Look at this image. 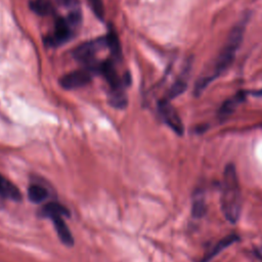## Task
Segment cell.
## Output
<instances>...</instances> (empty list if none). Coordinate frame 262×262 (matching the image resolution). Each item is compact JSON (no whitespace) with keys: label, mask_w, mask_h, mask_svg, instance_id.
Segmentation results:
<instances>
[{"label":"cell","mask_w":262,"mask_h":262,"mask_svg":"<svg viewBox=\"0 0 262 262\" xmlns=\"http://www.w3.org/2000/svg\"><path fill=\"white\" fill-rule=\"evenodd\" d=\"M245 32V23L236 24L230 31L227 40L218 54L212 72L209 75L202 76L194 85V95H200L204 89L220 74L229 68L242 44Z\"/></svg>","instance_id":"1"},{"label":"cell","mask_w":262,"mask_h":262,"mask_svg":"<svg viewBox=\"0 0 262 262\" xmlns=\"http://www.w3.org/2000/svg\"><path fill=\"white\" fill-rule=\"evenodd\" d=\"M241 186L232 163H228L223 171L220 205L221 210L227 221L236 223L242 212V193Z\"/></svg>","instance_id":"2"},{"label":"cell","mask_w":262,"mask_h":262,"mask_svg":"<svg viewBox=\"0 0 262 262\" xmlns=\"http://www.w3.org/2000/svg\"><path fill=\"white\" fill-rule=\"evenodd\" d=\"M104 46H106L105 37L96 39V40H92V41H88V42H84L74 49L73 56L75 57V59H77L81 62L90 64L93 62V58H94L96 52Z\"/></svg>","instance_id":"3"},{"label":"cell","mask_w":262,"mask_h":262,"mask_svg":"<svg viewBox=\"0 0 262 262\" xmlns=\"http://www.w3.org/2000/svg\"><path fill=\"white\" fill-rule=\"evenodd\" d=\"M159 112L164 122L178 135H182L184 132L183 123L172 104L167 99H163L159 102Z\"/></svg>","instance_id":"4"},{"label":"cell","mask_w":262,"mask_h":262,"mask_svg":"<svg viewBox=\"0 0 262 262\" xmlns=\"http://www.w3.org/2000/svg\"><path fill=\"white\" fill-rule=\"evenodd\" d=\"M91 81V73L89 70H78L71 72L59 79V84L62 88L72 90L83 87Z\"/></svg>","instance_id":"5"},{"label":"cell","mask_w":262,"mask_h":262,"mask_svg":"<svg viewBox=\"0 0 262 262\" xmlns=\"http://www.w3.org/2000/svg\"><path fill=\"white\" fill-rule=\"evenodd\" d=\"M73 26L66 18H58L55 23V28L52 36H50L46 43L50 46H58L67 42L72 36Z\"/></svg>","instance_id":"6"},{"label":"cell","mask_w":262,"mask_h":262,"mask_svg":"<svg viewBox=\"0 0 262 262\" xmlns=\"http://www.w3.org/2000/svg\"><path fill=\"white\" fill-rule=\"evenodd\" d=\"M99 73L102 74L108 85L111 86L112 90H117V89H122V82L120 77L117 74V71L110 60H105L102 63H100L99 68Z\"/></svg>","instance_id":"7"},{"label":"cell","mask_w":262,"mask_h":262,"mask_svg":"<svg viewBox=\"0 0 262 262\" xmlns=\"http://www.w3.org/2000/svg\"><path fill=\"white\" fill-rule=\"evenodd\" d=\"M245 99H246V93L244 91H239L232 97L225 100L218 111V118L220 120L227 119L235 111L237 105L241 104Z\"/></svg>","instance_id":"8"},{"label":"cell","mask_w":262,"mask_h":262,"mask_svg":"<svg viewBox=\"0 0 262 262\" xmlns=\"http://www.w3.org/2000/svg\"><path fill=\"white\" fill-rule=\"evenodd\" d=\"M237 241H238V236L236 234H234V233H231V234H228V235L224 236L207 254H205L203 256V258L201 259L200 262H209L216 255H218L220 252H222L225 248L231 246L233 243H235Z\"/></svg>","instance_id":"9"},{"label":"cell","mask_w":262,"mask_h":262,"mask_svg":"<svg viewBox=\"0 0 262 262\" xmlns=\"http://www.w3.org/2000/svg\"><path fill=\"white\" fill-rule=\"evenodd\" d=\"M51 220L53 221L55 230L57 232V235L59 237V239L61 241L62 244H64L66 246H73L74 244V237L71 233V230L69 229V227L67 226L63 217L61 216H55L52 217Z\"/></svg>","instance_id":"10"},{"label":"cell","mask_w":262,"mask_h":262,"mask_svg":"<svg viewBox=\"0 0 262 262\" xmlns=\"http://www.w3.org/2000/svg\"><path fill=\"white\" fill-rule=\"evenodd\" d=\"M206 213L205 193L202 190H196L192 198L191 214L194 218H202Z\"/></svg>","instance_id":"11"},{"label":"cell","mask_w":262,"mask_h":262,"mask_svg":"<svg viewBox=\"0 0 262 262\" xmlns=\"http://www.w3.org/2000/svg\"><path fill=\"white\" fill-rule=\"evenodd\" d=\"M41 211L44 216L49 217L50 219L55 216H70V212L68 211V209L56 202H50L46 204L45 206H43Z\"/></svg>","instance_id":"12"},{"label":"cell","mask_w":262,"mask_h":262,"mask_svg":"<svg viewBox=\"0 0 262 262\" xmlns=\"http://www.w3.org/2000/svg\"><path fill=\"white\" fill-rule=\"evenodd\" d=\"M31 10L41 16H46L54 12L52 4L48 0H33L29 3Z\"/></svg>","instance_id":"13"},{"label":"cell","mask_w":262,"mask_h":262,"mask_svg":"<svg viewBox=\"0 0 262 262\" xmlns=\"http://www.w3.org/2000/svg\"><path fill=\"white\" fill-rule=\"evenodd\" d=\"M189 73V68H186L185 73L181 75V77H179L175 83L171 86L169 92H168V98L172 99L175 98L176 96L180 95L182 92H184V90L186 89L187 86V74Z\"/></svg>","instance_id":"14"},{"label":"cell","mask_w":262,"mask_h":262,"mask_svg":"<svg viewBox=\"0 0 262 262\" xmlns=\"http://www.w3.org/2000/svg\"><path fill=\"white\" fill-rule=\"evenodd\" d=\"M0 195L12 199L14 201H19L20 200V193L16 186H14L12 183L4 179L0 175Z\"/></svg>","instance_id":"15"},{"label":"cell","mask_w":262,"mask_h":262,"mask_svg":"<svg viewBox=\"0 0 262 262\" xmlns=\"http://www.w3.org/2000/svg\"><path fill=\"white\" fill-rule=\"evenodd\" d=\"M28 195L31 202L33 203H41L48 196L47 190L38 184H33L28 189Z\"/></svg>","instance_id":"16"},{"label":"cell","mask_w":262,"mask_h":262,"mask_svg":"<svg viewBox=\"0 0 262 262\" xmlns=\"http://www.w3.org/2000/svg\"><path fill=\"white\" fill-rule=\"evenodd\" d=\"M105 42H106V47L111 50V53L115 57H119L121 54V47H120V42L117 34L115 33L114 30H110L107 35L105 36Z\"/></svg>","instance_id":"17"},{"label":"cell","mask_w":262,"mask_h":262,"mask_svg":"<svg viewBox=\"0 0 262 262\" xmlns=\"http://www.w3.org/2000/svg\"><path fill=\"white\" fill-rule=\"evenodd\" d=\"M110 103L117 108H124L127 105V97L122 89L111 90Z\"/></svg>","instance_id":"18"},{"label":"cell","mask_w":262,"mask_h":262,"mask_svg":"<svg viewBox=\"0 0 262 262\" xmlns=\"http://www.w3.org/2000/svg\"><path fill=\"white\" fill-rule=\"evenodd\" d=\"M88 3L94 12V14L99 18L102 19L104 16V8L102 0H88Z\"/></svg>","instance_id":"19"},{"label":"cell","mask_w":262,"mask_h":262,"mask_svg":"<svg viewBox=\"0 0 262 262\" xmlns=\"http://www.w3.org/2000/svg\"><path fill=\"white\" fill-rule=\"evenodd\" d=\"M59 4H62V5H68L70 3L71 0H56Z\"/></svg>","instance_id":"20"},{"label":"cell","mask_w":262,"mask_h":262,"mask_svg":"<svg viewBox=\"0 0 262 262\" xmlns=\"http://www.w3.org/2000/svg\"><path fill=\"white\" fill-rule=\"evenodd\" d=\"M256 95H259V96H262V90H261V91H259V92H258V93H257V94H256Z\"/></svg>","instance_id":"21"}]
</instances>
